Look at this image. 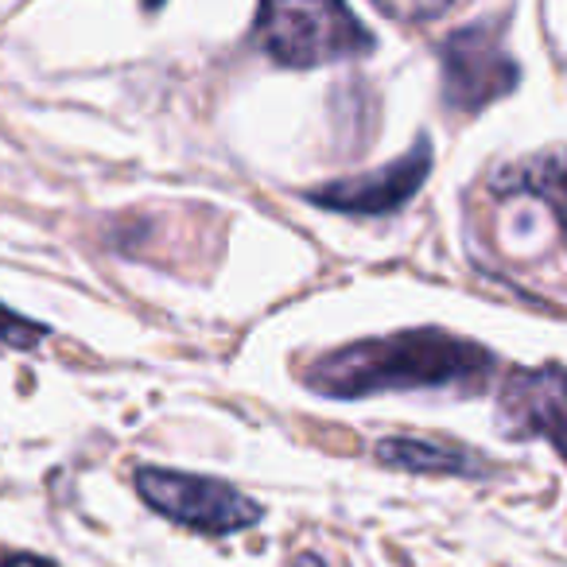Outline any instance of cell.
Listing matches in <instances>:
<instances>
[{
	"label": "cell",
	"mask_w": 567,
	"mask_h": 567,
	"mask_svg": "<svg viewBox=\"0 0 567 567\" xmlns=\"http://www.w3.org/2000/svg\"><path fill=\"white\" fill-rule=\"evenodd\" d=\"M497 427L513 440H548L567 463V365L513 370L497 401Z\"/></svg>",
	"instance_id": "obj_5"
},
{
	"label": "cell",
	"mask_w": 567,
	"mask_h": 567,
	"mask_svg": "<svg viewBox=\"0 0 567 567\" xmlns=\"http://www.w3.org/2000/svg\"><path fill=\"white\" fill-rule=\"evenodd\" d=\"M252 43L276 66H311L362 59L373 51V35L347 4H260L252 17Z\"/></svg>",
	"instance_id": "obj_2"
},
{
	"label": "cell",
	"mask_w": 567,
	"mask_h": 567,
	"mask_svg": "<svg viewBox=\"0 0 567 567\" xmlns=\"http://www.w3.org/2000/svg\"><path fill=\"white\" fill-rule=\"evenodd\" d=\"M497 20H478L440 43V71H443V105L458 117L482 113L486 105L502 102L520 82V66L502 48Z\"/></svg>",
	"instance_id": "obj_4"
},
{
	"label": "cell",
	"mask_w": 567,
	"mask_h": 567,
	"mask_svg": "<svg viewBox=\"0 0 567 567\" xmlns=\"http://www.w3.org/2000/svg\"><path fill=\"white\" fill-rule=\"evenodd\" d=\"M381 466L409 474H451V478H478L489 474V458L474 447L455 440H435V435H389L373 447Z\"/></svg>",
	"instance_id": "obj_8"
},
{
	"label": "cell",
	"mask_w": 567,
	"mask_h": 567,
	"mask_svg": "<svg viewBox=\"0 0 567 567\" xmlns=\"http://www.w3.org/2000/svg\"><path fill=\"white\" fill-rule=\"evenodd\" d=\"M0 567H59L43 556H32V551H9V556H0Z\"/></svg>",
	"instance_id": "obj_11"
},
{
	"label": "cell",
	"mask_w": 567,
	"mask_h": 567,
	"mask_svg": "<svg viewBox=\"0 0 567 567\" xmlns=\"http://www.w3.org/2000/svg\"><path fill=\"white\" fill-rule=\"evenodd\" d=\"M43 334H48L43 323H32V319L17 316V311H9L4 303H0V342H4V347L32 350V347H40Z\"/></svg>",
	"instance_id": "obj_9"
},
{
	"label": "cell",
	"mask_w": 567,
	"mask_h": 567,
	"mask_svg": "<svg viewBox=\"0 0 567 567\" xmlns=\"http://www.w3.org/2000/svg\"><path fill=\"white\" fill-rule=\"evenodd\" d=\"M296 567H323V564H319V556H300L296 559Z\"/></svg>",
	"instance_id": "obj_12"
},
{
	"label": "cell",
	"mask_w": 567,
	"mask_h": 567,
	"mask_svg": "<svg viewBox=\"0 0 567 567\" xmlns=\"http://www.w3.org/2000/svg\"><path fill=\"white\" fill-rule=\"evenodd\" d=\"M489 378H494V354L440 327L350 342L323 354L303 373L308 389L342 396V401L373 393H412V389H451L471 396L482 393Z\"/></svg>",
	"instance_id": "obj_1"
},
{
	"label": "cell",
	"mask_w": 567,
	"mask_h": 567,
	"mask_svg": "<svg viewBox=\"0 0 567 567\" xmlns=\"http://www.w3.org/2000/svg\"><path fill=\"white\" fill-rule=\"evenodd\" d=\"M451 4H396V0H378V12L381 17H393V20H404V24H427V20H440L447 17Z\"/></svg>",
	"instance_id": "obj_10"
},
{
	"label": "cell",
	"mask_w": 567,
	"mask_h": 567,
	"mask_svg": "<svg viewBox=\"0 0 567 567\" xmlns=\"http://www.w3.org/2000/svg\"><path fill=\"white\" fill-rule=\"evenodd\" d=\"M427 175H432V141L420 136V141L389 167H373V172L350 175V179L323 183V187H316V190H303V198L339 214L381 218V214L401 210V206L424 187Z\"/></svg>",
	"instance_id": "obj_6"
},
{
	"label": "cell",
	"mask_w": 567,
	"mask_h": 567,
	"mask_svg": "<svg viewBox=\"0 0 567 567\" xmlns=\"http://www.w3.org/2000/svg\"><path fill=\"white\" fill-rule=\"evenodd\" d=\"M136 494L144 497L148 509H156L159 517H167L172 525H183L190 533L206 536H226L252 528L265 517V505H257L252 497H245L237 486L206 474H183V471H164V466H136L133 474Z\"/></svg>",
	"instance_id": "obj_3"
},
{
	"label": "cell",
	"mask_w": 567,
	"mask_h": 567,
	"mask_svg": "<svg viewBox=\"0 0 567 567\" xmlns=\"http://www.w3.org/2000/svg\"><path fill=\"white\" fill-rule=\"evenodd\" d=\"M489 190L502 198H533V203L548 206L567 245V148L533 152L525 159L494 167Z\"/></svg>",
	"instance_id": "obj_7"
}]
</instances>
